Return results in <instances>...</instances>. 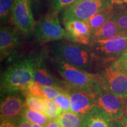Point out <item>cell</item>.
Here are the masks:
<instances>
[{
    "instance_id": "obj_37",
    "label": "cell",
    "mask_w": 127,
    "mask_h": 127,
    "mask_svg": "<svg viewBox=\"0 0 127 127\" xmlns=\"http://www.w3.org/2000/svg\"><path fill=\"white\" fill-rule=\"evenodd\" d=\"M14 1H15V2H16V1H20V0H14ZM31 1H35V0H31Z\"/></svg>"
},
{
    "instance_id": "obj_21",
    "label": "cell",
    "mask_w": 127,
    "mask_h": 127,
    "mask_svg": "<svg viewBox=\"0 0 127 127\" xmlns=\"http://www.w3.org/2000/svg\"><path fill=\"white\" fill-rule=\"evenodd\" d=\"M22 116H23L31 123L37 124L42 125L43 127L46 125L50 120H51L48 118L45 114L37 111L28 108L25 106L24 108Z\"/></svg>"
},
{
    "instance_id": "obj_3",
    "label": "cell",
    "mask_w": 127,
    "mask_h": 127,
    "mask_svg": "<svg viewBox=\"0 0 127 127\" xmlns=\"http://www.w3.org/2000/svg\"><path fill=\"white\" fill-rule=\"evenodd\" d=\"M96 59L102 67L110 66L127 51V33L90 44Z\"/></svg>"
},
{
    "instance_id": "obj_29",
    "label": "cell",
    "mask_w": 127,
    "mask_h": 127,
    "mask_svg": "<svg viewBox=\"0 0 127 127\" xmlns=\"http://www.w3.org/2000/svg\"><path fill=\"white\" fill-rule=\"evenodd\" d=\"M17 121H18V120L1 119L0 127H18Z\"/></svg>"
},
{
    "instance_id": "obj_31",
    "label": "cell",
    "mask_w": 127,
    "mask_h": 127,
    "mask_svg": "<svg viewBox=\"0 0 127 127\" xmlns=\"http://www.w3.org/2000/svg\"><path fill=\"white\" fill-rule=\"evenodd\" d=\"M120 121L124 127H127V101L126 105H125L124 113L123 117H121Z\"/></svg>"
},
{
    "instance_id": "obj_16",
    "label": "cell",
    "mask_w": 127,
    "mask_h": 127,
    "mask_svg": "<svg viewBox=\"0 0 127 127\" xmlns=\"http://www.w3.org/2000/svg\"><path fill=\"white\" fill-rule=\"evenodd\" d=\"M121 34L123 33L119 29L117 23L113 18H111L104 24L94 32L92 33L91 43L96 41L110 38Z\"/></svg>"
},
{
    "instance_id": "obj_35",
    "label": "cell",
    "mask_w": 127,
    "mask_h": 127,
    "mask_svg": "<svg viewBox=\"0 0 127 127\" xmlns=\"http://www.w3.org/2000/svg\"><path fill=\"white\" fill-rule=\"evenodd\" d=\"M32 127H43L42 125L32 123Z\"/></svg>"
},
{
    "instance_id": "obj_2",
    "label": "cell",
    "mask_w": 127,
    "mask_h": 127,
    "mask_svg": "<svg viewBox=\"0 0 127 127\" xmlns=\"http://www.w3.org/2000/svg\"><path fill=\"white\" fill-rule=\"evenodd\" d=\"M50 51L51 59L69 64L88 72L96 74L94 71L102 68L90 45L61 39L52 42Z\"/></svg>"
},
{
    "instance_id": "obj_14",
    "label": "cell",
    "mask_w": 127,
    "mask_h": 127,
    "mask_svg": "<svg viewBox=\"0 0 127 127\" xmlns=\"http://www.w3.org/2000/svg\"><path fill=\"white\" fill-rule=\"evenodd\" d=\"M10 94L2 99L0 106L1 119L18 120L23 114L24 101L20 96Z\"/></svg>"
},
{
    "instance_id": "obj_10",
    "label": "cell",
    "mask_w": 127,
    "mask_h": 127,
    "mask_svg": "<svg viewBox=\"0 0 127 127\" xmlns=\"http://www.w3.org/2000/svg\"><path fill=\"white\" fill-rule=\"evenodd\" d=\"M21 33L15 27L2 25L0 29V54L1 60L12 61L21 43Z\"/></svg>"
},
{
    "instance_id": "obj_22",
    "label": "cell",
    "mask_w": 127,
    "mask_h": 127,
    "mask_svg": "<svg viewBox=\"0 0 127 127\" xmlns=\"http://www.w3.org/2000/svg\"><path fill=\"white\" fill-rule=\"evenodd\" d=\"M24 105L28 108L38 111L45 114L46 104L45 98L31 95H25Z\"/></svg>"
},
{
    "instance_id": "obj_36",
    "label": "cell",
    "mask_w": 127,
    "mask_h": 127,
    "mask_svg": "<svg viewBox=\"0 0 127 127\" xmlns=\"http://www.w3.org/2000/svg\"><path fill=\"white\" fill-rule=\"evenodd\" d=\"M112 2H113V4H114V3H115L116 2H118V1H121V0H112Z\"/></svg>"
},
{
    "instance_id": "obj_19",
    "label": "cell",
    "mask_w": 127,
    "mask_h": 127,
    "mask_svg": "<svg viewBox=\"0 0 127 127\" xmlns=\"http://www.w3.org/2000/svg\"><path fill=\"white\" fill-rule=\"evenodd\" d=\"M115 13L113 20L118 25L122 33H127V5L121 4H114Z\"/></svg>"
},
{
    "instance_id": "obj_15",
    "label": "cell",
    "mask_w": 127,
    "mask_h": 127,
    "mask_svg": "<svg viewBox=\"0 0 127 127\" xmlns=\"http://www.w3.org/2000/svg\"><path fill=\"white\" fill-rule=\"evenodd\" d=\"M111 119L102 108L95 106L83 118L81 127H110Z\"/></svg>"
},
{
    "instance_id": "obj_26",
    "label": "cell",
    "mask_w": 127,
    "mask_h": 127,
    "mask_svg": "<svg viewBox=\"0 0 127 127\" xmlns=\"http://www.w3.org/2000/svg\"><path fill=\"white\" fill-rule=\"evenodd\" d=\"M42 90H43L44 98L50 99H54L60 94L66 91L63 89L56 88V87L43 86V85H42Z\"/></svg>"
},
{
    "instance_id": "obj_25",
    "label": "cell",
    "mask_w": 127,
    "mask_h": 127,
    "mask_svg": "<svg viewBox=\"0 0 127 127\" xmlns=\"http://www.w3.org/2000/svg\"><path fill=\"white\" fill-rule=\"evenodd\" d=\"M54 100L63 111H71L70 99L66 91L60 94Z\"/></svg>"
},
{
    "instance_id": "obj_27",
    "label": "cell",
    "mask_w": 127,
    "mask_h": 127,
    "mask_svg": "<svg viewBox=\"0 0 127 127\" xmlns=\"http://www.w3.org/2000/svg\"><path fill=\"white\" fill-rule=\"evenodd\" d=\"M112 67L127 72V51L111 65Z\"/></svg>"
},
{
    "instance_id": "obj_18",
    "label": "cell",
    "mask_w": 127,
    "mask_h": 127,
    "mask_svg": "<svg viewBox=\"0 0 127 127\" xmlns=\"http://www.w3.org/2000/svg\"><path fill=\"white\" fill-rule=\"evenodd\" d=\"M83 117L72 111H63L57 119L60 127H81Z\"/></svg>"
},
{
    "instance_id": "obj_9",
    "label": "cell",
    "mask_w": 127,
    "mask_h": 127,
    "mask_svg": "<svg viewBox=\"0 0 127 127\" xmlns=\"http://www.w3.org/2000/svg\"><path fill=\"white\" fill-rule=\"evenodd\" d=\"M31 3V0L16 1L12 12V24L22 34L25 36H29L33 33L35 25Z\"/></svg>"
},
{
    "instance_id": "obj_24",
    "label": "cell",
    "mask_w": 127,
    "mask_h": 127,
    "mask_svg": "<svg viewBox=\"0 0 127 127\" xmlns=\"http://www.w3.org/2000/svg\"><path fill=\"white\" fill-rule=\"evenodd\" d=\"M22 93L24 95H31L44 98V95L42 90V85L35 81L32 82Z\"/></svg>"
},
{
    "instance_id": "obj_20",
    "label": "cell",
    "mask_w": 127,
    "mask_h": 127,
    "mask_svg": "<svg viewBox=\"0 0 127 127\" xmlns=\"http://www.w3.org/2000/svg\"><path fill=\"white\" fill-rule=\"evenodd\" d=\"M15 2L14 0H0V20L1 25L12 22V12Z\"/></svg>"
},
{
    "instance_id": "obj_8",
    "label": "cell",
    "mask_w": 127,
    "mask_h": 127,
    "mask_svg": "<svg viewBox=\"0 0 127 127\" xmlns=\"http://www.w3.org/2000/svg\"><path fill=\"white\" fill-rule=\"evenodd\" d=\"M97 76L99 82L106 90L127 99V72L110 65L97 73Z\"/></svg>"
},
{
    "instance_id": "obj_32",
    "label": "cell",
    "mask_w": 127,
    "mask_h": 127,
    "mask_svg": "<svg viewBox=\"0 0 127 127\" xmlns=\"http://www.w3.org/2000/svg\"><path fill=\"white\" fill-rule=\"evenodd\" d=\"M44 127H60V126L57 120H51Z\"/></svg>"
},
{
    "instance_id": "obj_5",
    "label": "cell",
    "mask_w": 127,
    "mask_h": 127,
    "mask_svg": "<svg viewBox=\"0 0 127 127\" xmlns=\"http://www.w3.org/2000/svg\"><path fill=\"white\" fill-rule=\"evenodd\" d=\"M113 5L112 0H75L62 9V20L86 21L99 11Z\"/></svg>"
},
{
    "instance_id": "obj_7",
    "label": "cell",
    "mask_w": 127,
    "mask_h": 127,
    "mask_svg": "<svg viewBox=\"0 0 127 127\" xmlns=\"http://www.w3.org/2000/svg\"><path fill=\"white\" fill-rule=\"evenodd\" d=\"M58 13L53 10L35 25L33 34L40 44L55 42L65 38V30L60 24Z\"/></svg>"
},
{
    "instance_id": "obj_1",
    "label": "cell",
    "mask_w": 127,
    "mask_h": 127,
    "mask_svg": "<svg viewBox=\"0 0 127 127\" xmlns=\"http://www.w3.org/2000/svg\"><path fill=\"white\" fill-rule=\"evenodd\" d=\"M41 52H31L18 58L16 57L12 60L15 62L1 74V93L10 94L22 92L34 81L35 71Z\"/></svg>"
},
{
    "instance_id": "obj_33",
    "label": "cell",
    "mask_w": 127,
    "mask_h": 127,
    "mask_svg": "<svg viewBox=\"0 0 127 127\" xmlns=\"http://www.w3.org/2000/svg\"><path fill=\"white\" fill-rule=\"evenodd\" d=\"M110 127H124L120 120L111 121Z\"/></svg>"
},
{
    "instance_id": "obj_12",
    "label": "cell",
    "mask_w": 127,
    "mask_h": 127,
    "mask_svg": "<svg viewBox=\"0 0 127 127\" xmlns=\"http://www.w3.org/2000/svg\"><path fill=\"white\" fill-rule=\"evenodd\" d=\"M65 38L77 43L90 45L91 32L86 21L80 20H67L63 21Z\"/></svg>"
},
{
    "instance_id": "obj_13",
    "label": "cell",
    "mask_w": 127,
    "mask_h": 127,
    "mask_svg": "<svg viewBox=\"0 0 127 127\" xmlns=\"http://www.w3.org/2000/svg\"><path fill=\"white\" fill-rule=\"evenodd\" d=\"M47 52H41L39 60L38 61L35 71L34 80L43 86H49L61 88L67 90L69 85L64 81L60 80L54 75L48 69L45 64V58Z\"/></svg>"
},
{
    "instance_id": "obj_23",
    "label": "cell",
    "mask_w": 127,
    "mask_h": 127,
    "mask_svg": "<svg viewBox=\"0 0 127 127\" xmlns=\"http://www.w3.org/2000/svg\"><path fill=\"white\" fill-rule=\"evenodd\" d=\"M46 109L45 115L50 120H57L63 111L54 99L45 98Z\"/></svg>"
},
{
    "instance_id": "obj_6",
    "label": "cell",
    "mask_w": 127,
    "mask_h": 127,
    "mask_svg": "<svg viewBox=\"0 0 127 127\" xmlns=\"http://www.w3.org/2000/svg\"><path fill=\"white\" fill-rule=\"evenodd\" d=\"M95 106L102 108L109 116L112 121L120 120L124 113L126 99L119 97L108 91L98 79L93 88Z\"/></svg>"
},
{
    "instance_id": "obj_30",
    "label": "cell",
    "mask_w": 127,
    "mask_h": 127,
    "mask_svg": "<svg viewBox=\"0 0 127 127\" xmlns=\"http://www.w3.org/2000/svg\"><path fill=\"white\" fill-rule=\"evenodd\" d=\"M17 123H18V127H32V123L24 118L23 116H21L20 118H19Z\"/></svg>"
},
{
    "instance_id": "obj_38",
    "label": "cell",
    "mask_w": 127,
    "mask_h": 127,
    "mask_svg": "<svg viewBox=\"0 0 127 127\" xmlns=\"http://www.w3.org/2000/svg\"><path fill=\"white\" fill-rule=\"evenodd\" d=\"M126 101H127V100H126Z\"/></svg>"
},
{
    "instance_id": "obj_4",
    "label": "cell",
    "mask_w": 127,
    "mask_h": 127,
    "mask_svg": "<svg viewBox=\"0 0 127 127\" xmlns=\"http://www.w3.org/2000/svg\"><path fill=\"white\" fill-rule=\"evenodd\" d=\"M52 61L57 72L69 87L93 94V88L97 80V73L88 72L64 62L52 59Z\"/></svg>"
},
{
    "instance_id": "obj_34",
    "label": "cell",
    "mask_w": 127,
    "mask_h": 127,
    "mask_svg": "<svg viewBox=\"0 0 127 127\" xmlns=\"http://www.w3.org/2000/svg\"><path fill=\"white\" fill-rule=\"evenodd\" d=\"M121 3L127 4V0H121V1H119L118 2H116L115 3H114V4H121Z\"/></svg>"
},
{
    "instance_id": "obj_17",
    "label": "cell",
    "mask_w": 127,
    "mask_h": 127,
    "mask_svg": "<svg viewBox=\"0 0 127 127\" xmlns=\"http://www.w3.org/2000/svg\"><path fill=\"white\" fill-rule=\"evenodd\" d=\"M114 13H115V7L113 5L111 7L99 11L93 17H91L88 20L86 21L90 27L91 34L96 31L106 22L112 18Z\"/></svg>"
},
{
    "instance_id": "obj_28",
    "label": "cell",
    "mask_w": 127,
    "mask_h": 127,
    "mask_svg": "<svg viewBox=\"0 0 127 127\" xmlns=\"http://www.w3.org/2000/svg\"><path fill=\"white\" fill-rule=\"evenodd\" d=\"M75 0H51V7L54 11L59 12Z\"/></svg>"
},
{
    "instance_id": "obj_11",
    "label": "cell",
    "mask_w": 127,
    "mask_h": 127,
    "mask_svg": "<svg viewBox=\"0 0 127 127\" xmlns=\"http://www.w3.org/2000/svg\"><path fill=\"white\" fill-rule=\"evenodd\" d=\"M66 91L70 99L71 111L83 118L95 106L93 94L69 86Z\"/></svg>"
}]
</instances>
